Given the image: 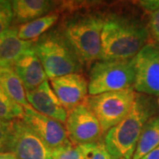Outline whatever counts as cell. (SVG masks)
Here are the masks:
<instances>
[{
	"mask_svg": "<svg viewBox=\"0 0 159 159\" xmlns=\"http://www.w3.org/2000/svg\"><path fill=\"white\" fill-rule=\"evenodd\" d=\"M50 84L67 112L84 103L89 97V82L80 73L50 80Z\"/></svg>",
	"mask_w": 159,
	"mask_h": 159,
	"instance_id": "cell-11",
	"label": "cell"
},
{
	"mask_svg": "<svg viewBox=\"0 0 159 159\" xmlns=\"http://www.w3.org/2000/svg\"><path fill=\"white\" fill-rule=\"evenodd\" d=\"M24 107L15 102L0 85V119L11 121L13 119H22Z\"/></svg>",
	"mask_w": 159,
	"mask_h": 159,
	"instance_id": "cell-19",
	"label": "cell"
},
{
	"mask_svg": "<svg viewBox=\"0 0 159 159\" xmlns=\"http://www.w3.org/2000/svg\"><path fill=\"white\" fill-rule=\"evenodd\" d=\"M0 159H18V157L11 151H4L0 152Z\"/></svg>",
	"mask_w": 159,
	"mask_h": 159,
	"instance_id": "cell-27",
	"label": "cell"
},
{
	"mask_svg": "<svg viewBox=\"0 0 159 159\" xmlns=\"http://www.w3.org/2000/svg\"><path fill=\"white\" fill-rule=\"evenodd\" d=\"M59 17L60 13L56 11L32 21L21 24L17 28L18 36L23 41L35 42L54 27L60 19Z\"/></svg>",
	"mask_w": 159,
	"mask_h": 159,
	"instance_id": "cell-16",
	"label": "cell"
},
{
	"mask_svg": "<svg viewBox=\"0 0 159 159\" xmlns=\"http://www.w3.org/2000/svg\"><path fill=\"white\" fill-rule=\"evenodd\" d=\"M0 85L14 102L24 108L29 106L27 90L12 67L0 68Z\"/></svg>",
	"mask_w": 159,
	"mask_h": 159,
	"instance_id": "cell-17",
	"label": "cell"
},
{
	"mask_svg": "<svg viewBox=\"0 0 159 159\" xmlns=\"http://www.w3.org/2000/svg\"><path fill=\"white\" fill-rule=\"evenodd\" d=\"M149 31L139 20L119 14L105 17L100 60L132 59L148 43Z\"/></svg>",
	"mask_w": 159,
	"mask_h": 159,
	"instance_id": "cell-1",
	"label": "cell"
},
{
	"mask_svg": "<svg viewBox=\"0 0 159 159\" xmlns=\"http://www.w3.org/2000/svg\"><path fill=\"white\" fill-rule=\"evenodd\" d=\"M134 78L133 58L97 60L89 74V96L134 88Z\"/></svg>",
	"mask_w": 159,
	"mask_h": 159,
	"instance_id": "cell-5",
	"label": "cell"
},
{
	"mask_svg": "<svg viewBox=\"0 0 159 159\" xmlns=\"http://www.w3.org/2000/svg\"><path fill=\"white\" fill-rule=\"evenodd\" d=\"M136 96L137 92L131 88L89 96L84 103L97 117L105 135L129 113Z\"/></svg>",
	"mask_w": 159,
	"mask_h": 159,
	"instance_id": "cell-6",
	"label": "cell"
},
{
	"mask_svg": "<svg viewBox=\"0 0 159 159\" xmlns=\"http://www.w3.org/2000/svg\"><path fill=\"white\" fill-rule=\"evenodd\" d=\"M159 147V115H156L145 124L133 159H141Z\"/></svg>",
	"mask_w": 159,
	"mask_h": 159,
	"instance_id": "cell-18",
	"label": "cell"
},
{
	"mask_svg": "<svg viewBox=\"0 0 159 159\" xmlns=\"http://www.w3.org/2000/svg\"><path fill=\"white\" fill-rule=\"evenodd\" d=\"M157 104H158V108H159V97L157 98Z\"/></svg>",
	"mask_w": 159,
	"mask_h": 159,
	"instance_id": "cell-28",
	"label": "cell"
},
{
	"mask_svg": "<svg viewBox=\"0 0 159 159\" xmlns=\"http://www.w3.org/2000/svg\"><path fill=\"white\" fill-rule=\"evenodd\" d=\"M64 125L70 142L75 145L97 142L104 138L98 119L85 103L69 111Z\"/></svg>",
	"mask_w": 159,
	"mask_h": 159,
	"instance_id": "cell-9",
	"label": "cell"
},
{
	"mask_svg": "<svg viewBox=\"0 0 159 159\" xmlns=\"http://www.w3.org/2000/svg\"><path fill=\"white\" fill-rule=\"evenodd\" d=\"M148 29L154 39L159 42V9L150 13Z\"/></svg>",
	"mask_w": 159,
	"mask_h": 159,
	"instance_id": "cell-24",
	"label": "cell"
},
{
	"mask_svg": "<svg viewBox=\"0 0 159 159\" xmlns=\"http://www.w3.org/2000/svg\"><path fill=\"white\" fill-rule=\"evenodd\" d=\"M138 5L142 10L152 13L159 9V0H142L138 1Z\"/></svg>",
	"mask_w": 159,
	"mask_h": 159,
	"instance_id": "cell-25",
	"label": "cell"
},
{
	"mask_svg": "<svg viewBox=\"0 0 159 159\" xmlns=\"http://www.w3.org/2000/svg\"><path fill=\"white\" fill-rule=\"evenodd\" d=\"M105 17L97 12L74 11L61 19L57 29L83 65L100 60L101 34Z\"/></svg>",
	"mask_w": 159,
	"mask_h": 159,
	"instance_id": "cell-3",
	"label": "cell"
},
{
	"mask_svg": "<svg viewBox=\"0 0 159 159\" xmlns=\"http://www.w3.org/2000/svg\"><path fill=\"white\" fill-rule=\"evenodd\" d=\"M22 119L51 149L71 142L64 124L37 112L30 105L24 108Z\"/></svg>",
	"mask_w": 159,
	"mask_h": 159,
	"instance_id": "cell-10",
	"label": "cell"
},
{
	"mask_svg": "<svg viewBox=\"0 0 159 159\" xmlns=\"http://www.w3.org/2000/svg\"><path fill=\"white\" fill-rule=\"evenodd\" d=\"M12 68L21 80L26 90H32L49 80L43 64L34 51V46L26 51Z\"/></svg>",
	"mask_w": 159,
	"mask_h": 159,
	"instance_id": "cell-13",
	"label": "cell"
},
{
	"mask_svg": "<svg viewBox=\"0 0 159 159\" xmlns=\"http://www.w3.org/2000/svg\"><path fill=\"white\" fill-rule=\"evenodd\" d=\"M133 62L135 92L159 97V45L147 43L133 58Z\"/></svg>",
	"mask_w": 159,
	"mask_h": 159,
	"instance_id": "cell-7",
	"label": "cell"
},
{
	"mask_svg": "<svg viewBox=\"0 0 159 159\" xmlns=\"http://www.w3.org/2000/svg\"><path fill=\"white\" fill-rule=\"evenodd\" d=\"M34 51L49 80L80 73L84 66L58 29H51L36 40Z\"/></svg>",
	"mask_w": 159,
	"mask_h": 159,
	"instance_id": "cell-4",
	"label": "cell"
},
{
	"mask_svg": "<svg viewBox=\"0 0 159 159\" xmlns=\"http://www.w3.org/2000/svg\"><path fill=\"white\" fill-rule=\"evenodd\" d=\"M27 99L29 105L37 112L62 124L66 123L68 112L58 100L49 80L32 90L27 91Z\"/></svg>",
	"mask_w": 159,
	"mask_h": 159,
	"instance_id": "cell-12",
	"label": "cell"
},
{
	"mask_svg": "<svg viewBox=\"0 0 159 159\" xmlns=\"http://www.w3.org/2000/svg\"><path fill=\"white\" fill-rule=\"evenodd\" d=\"M7 151L18 159H51L52 149L46 145L23 119L11 121Z\"/></svg>",
	"mask_w": 159,
	"mask_h": 159,
	"instance_id": "cell-8",
	"label": "cell"
},
{
	"mask_svg": "<svg viewBox=\"0 0 159 159\" xmlns=\"http://www.w3.org/2000/svg\"><path fill=\"white\" fill-rule=\"evenodd\" d=\"M84 159H112L105 145L104 138L97 142L79 145Z\"/></svg>",
	"mask_w": 159,
	"mask_h": 159,
	"instance_id": "cell-20",
	"label": "cell"
},
{
	"mask_svg": "<svg viewBox=\"0 0 159 159\" xmlns=\"http://www.w3.org/2000/svg\"><path fill=\"white\" fill-rule=\"evenodd\" d=\"M13 12L11 1L0 0V36L11 28Z\"/></svg>",
	"mask_w": 159,
	"mask_h": 159,
	"instance_id": "cell-22",
	"label": "cell"
},
{
	"mask_svg": "<svg viewBox=\"0 0 159 159\" xmlns=\"http://www.w3.org/2000/svg\"><path fill=\"white\" fill-rule=\"evenodd\" d=\"M58 6L55 1L48 0H14L11 1L13 20L17 23L32 21L51 12Z\"/></svg>",
	"mask_w": 159,
	"mask_h": 159,
	"instance_id": "cell-15",
	"label": "cell"
},
{
	"mask_svg": "<svg viewBox=\"0 0 159 159\" xmlns=\"http://www.w3.org/2000/svg\"><path fill=\"white\" fill-rule=\"evenodd\" d=\"M51 159H84L79 145L70 142L59 148L52 149Z\"/></svg>",
	"mask_w": 159,
	"mask_h": 159,
	"instance_id": "cell-21",
	"label": "cell"
},
{
	"mask_svg": "<svg viewBox=\"0 0 159 159\" xmlns=\"http://www.w3.org/2000/svg\"><path fill=\"white\" fill-rule=\"evenodd\" d=\"M157 101L153 97L137 93L129 113L104 135L105 145L112 159H133L142 129L157 115Z\"/></svg>",
	"mask_w": 159,
	"mask_h": 159,
	"instance_id": "cell-2",
	"label": "cell"
},
{
	"mask_svg": "<svg viewBox=\"0 0 159 159\" xmlns=\"http://www.w3.org/2000/svg\"><path fill=\"white\" fill-rule=\"evenodd\" d=\"M141 159H159V147L153 149Z\"/></svg>",
	"mask_w": 159,
	"mask_h": 159,
	"instance_id": "cell-26",
	"label": "cell"
},
{
	"mask_svg": "<svg viewBox=\"0 0 159 159\" xmlns=\"http://www.w3.org/2000/svg\"><path fill=\"white\" fill-rule=\"evenodd\" d=\"M33 41H23L18 36L16 27H11L0 36V68L12 67L26 51L34 46Z\"/></svg>",
	"mask_w": 159,
	"mask_h": 159,
	"instance_id": "cell-14",
	"label": "cell"
},
{
	"mask_svg": "<svg viewBox=\"0 0 159 159\" xmlns=\"http://www.w3.org/2000/svg\"><path fill=\"white\" fill-rule=\"evenodd\" d=\"M11 121L0 119V152L7 151L8 149L11 131Z\"/></svg>",
	"mask_w": 159,
	"mask_h": 159,
	"instance_id": "cell-23",
	"label": "cell"
}]
</instances>
